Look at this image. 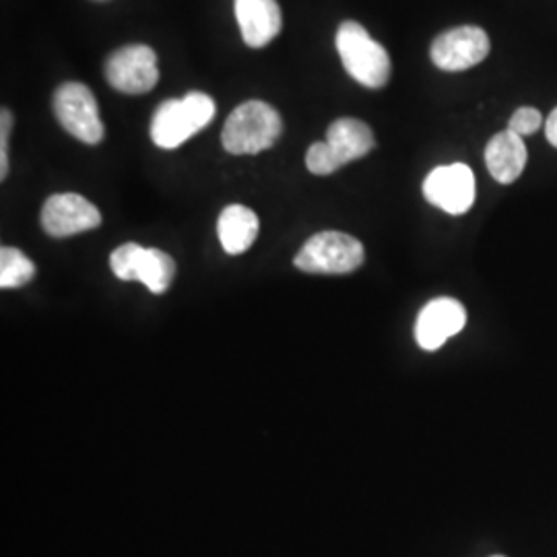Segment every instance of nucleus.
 Masks as SVG:
<instances>
[{
  "instance_id": "2eb2a0df",
  "label": "nucleus",
  "mask_w": 557,
  "mask_h": 557,
  "mask_svg": "<svg viewBox=\"0 0 557 557\" xmlns=\"http://www.w3.org/2000/svg\"><path fill=\"white\" fill-rule=\"evenodd\" d=\"M176 277V262L158 248H147L140 267V283L151 294H163Z\"/></svg>"
},
{
  "instance_id": "f8f14e48",
  "label": "nucleus",
  "mask_w": 557,
  "mask_h": 557,
  "mask_svg": "<svg viewBox=\"0 0 557 557\" xmlns=\"http://www.w3.org/2000/svg\"><path fill=\"white\" fill-rule=\"evenodd\" d=\"M236 20L242 38L250 48H264L281 32L277 0H236Z\"/></svg>"
},
{
  "instance_id": "0eeeda50",
  "label": "nucleus",
  "mask_w": 557,
  "mask_h": 557,
  "mask_svg": "<svg viewBox=\"0 0 557 557\" xmlns=\"http://www.w3.org/2000/svg\"><path fill=\"white\" fill-rule=\"evenodd\" d=\"M106 79L120 94H147L160 81L158 54L145 44L122 46L106 62Z\"/></svg>"
},
{
  "instance_id": "9b49d317",
  "label": "nucleus",
  "mask_w": 557,
  "mask_h": 557,
  "mask_svg": "<svg viewBox=\"0 0 557 557\" xmlns=\"http://www.w3.org/2000/svg\"><path fill=\"white\" fill-rule=\"evenodd\" d=\"M467 324L465 306L453 298L428 301L416 322V341L425 351H436L450 337L458 335Z\"/></svg>"
},
{
  "instance_id": "7ed1b4c3",
  "label": "nucleus",
  "mask_w": 557,
  "mask_h": 557,
  "mask_svg": "<svg viewBox=\"0 0 557 557\" xmlns=\"http://www.w3.org/2000/svg\"><path fill=\"white\" fill-rule=\"evenodd\" d=\"M376 147L372 128L356 119H338L329 126L326 140L314 143L306 153V165L317 176H329L349 161L366 158Z\"/></svg>"
},
{
  "instance_id": "f3484780",
  "label": "nucleus",
  "mask_w": 557,
  "mask_h": 557,
  "mask_svg": "<svg viewBox=\"0 0 557 557\" xmlns=\"http://www.w3.org/2000/svg\"><path fill=\"white\" fill-rule=\"evenodd\" d=\"M145 252H147V248H143L135 242L122 244L110 257L112 273L122 281H139Z\"/></svg>"
},
{
  "instance_id": "6ab92c4d",
  "label": "nucleus",
  "mask_w": 557,
  "mask_h": 557,
  "mask_svg": "<svg viewBox=\"0 0 557 557\" xmlns=\"http://www.w3.org/2000/svg\"><path fill=\"white\" fill-rule=\"evenodd\" d=\"M13 126V114L9 110H2L0 114V178H7L9 174V133Z\"/></svg>"
},
{
  "instance_id": "f03ea898",
  "label": "nucleus",
  "mask_w": 557,
  "mask_h": 557,
  "mask_svg": "<svg viewBox=\"0 0 557 557\" xmlns=\"http://www.w3.org/2000/svg\"><path fill=\"white\" fill-rule=\"evenodd\" d=\"M337 52L345 71L359 85L380 89L391 79L393 66L386 48L374 40L358 21H345L338 25Z\"/></svg>"
},
{
  "instance_id": "20e7f679",
  "label": "nucleus",
  "mask_w": 557,
  "mask_h": 557,
  "mask_svg": "<svg viewBox=\"0 0 557 557\" xmlns=\"http://www.w3.org/2000/svg\"><path fill=\"white\" fill-rule=\"evenodd\" d=\"M215 119V101L202 91H190L182 100H168L151 120V139L161 149H178L199 135Z\"/></svg>"
},
{
  "instance_id": "aec40b11",
  "label": "nucleus",
  "mask_w": 557,
  "mask_h": 557,
  "mask_svg": "<svg viewBox=\"0 0 557 557\" xmlns=\"http://www.w3.org/2000/svg\"><path fill=\"white\" fill-rule=\"evenodd\" d=\"M545 135H547V140L557 149V108L549 114V119H547Z\"/></svg>"
},
{
  "instance_id": "1a4fd4ad",
  "label": "nucleus",
  "mask_w": 557,
  "mask_h": 557,
  "mask_svg": "<svg viewBox=\"0 0 557 557\" xmlns=\"http://www.w3.org/2000/svg\"><path fill=\"white\" fill-rule=\"evenodd\" d=\"M490 36L475 25H462L440 34L430 48L432 62L448 73L467 71L487 59Z\"/></svg>"
},
{
  "instance_id": "dca6fc26",
  "label": "nucleus",
  "mask_w": 557,
  "mask_h": 557,
  "mask_svg": "<svg viewBox=\"0 0 557 557\" xmlns=\"http://www.w3.org/2000/svg\"><path fill=\"white\" fill-rule=\"evenodd\" d=\"M36 277V264L13 246L0 248V287L17 289Z\"/></svg>"
},
{
  "instance_id": "412c9836",
  "label": "nucleus",
  "mask_w": 557,
  "mask_h": 557,
  "mask_svg": "<svg viewBox=\"0 0 557 557\" xmlns=\"http://www.w3.org/2000/svg\"><path fill=\"white\" fill-rule=\"evenodd\" d=\"M492 557H506V556H492Z\"/></svg>"
},
{
  "instance_id": "4468645a",
  "label": "nucleus",
  "mask_w": 557,
  "mask_h": 557,
  "mask_svg": "<svg viewBox=\"0 0 557 557\" xmlns=\"http://www.w3.org/2000/svg\"><path fill=\"white\" fill-rule=\"evenodd\" d=\"M259 218L244 205H230L221 211L218 236L227 255H244L259 238Z\"/></svg>"
},
{
  "instance_id": "39448f33",
  "label": "nucleus",
  "mask_w": 557,
  "mask_h": 557,
  "mask_svg": "<svg viewBox=\"0 0 557 557\" xmlns=\"http://www.w3.org/2000/svg\"><path fill=\"white\" fill-rule=\"evenodd\" d=\"M366 252L358 238L343 232H320L308 239L294 264L310 275H349L363 264Z\"/></svg>"
},
{
  "instance_id": "9d476101",
  "label": "nucleus",
  "mask_w": 557,
  "mask_h": 557,
  "mask_svg": "<svg viewBox=\"0 0 557 557\" xmlns=\"http://www.w3.org/2000/svg\"><path fill=\"white\" fill-rule=\"evenodd\" d=\"M40 221L46 234L52 238H69L96 230L101 223V213L91 200L75 193H64L52 195L44 202Z\"/></svg>"
},
{
  "instance_id": "f257e3e1",
  "label": "nucleus",
  "mask_w": 557,
  "mask_h": 557,
  "mask_svg": "<svg viewBox=\"0 0 557 557\" xmlns=\"http://www.w3.org/2000/svg\"><path fill=\"white\" fill-rule=\"evenodd\" d=\"M283 133L277 110L260 100L238 106L221 131V143L232 156H257L271 149Z\"/></svg>"
},
{
  "instance_id": "6e6552de",
  "label": "nucleus",
  "mask_w": 557,
  "mask_h": 557,
  "mask_svg": "<svg viewBox=\"0 0 557 557\" xmlns=\"http://www.w3.org/2000/svg\"><path fill=\"white\" fill-rule=\"evenodd\" d=\"M423 197L448 215H462L475 202V174L465 163L440 165L423 182Z\"/></svg>"
},
{
  "instance_id": "a211bd4d",
  "label": "nucleus",
  "mask_w": 557,
  "mask_h": 557,
  "mask_svg": "<svg viewBox=\"0 0 557 557\" xmlns=\"http://www.w3.org/2000/svg\"><path fill=\"white\" fill-rule=\"evenodd\" d=\"M541 122H543V116L535 108H518L508 122V131L517 133L518 137H529V135L537 133Z\"/></svg>"
},
{
  "instance_id": "423d86ee",
  "label": "nucleus",
  "mask_w": 557,
  "mask_h": 557,
  "mask_svg": "<svg viewBox=\"0 0 557 557\" xmlns=\"http://www.w3.org/2000/svg\"><path fill=\"white\" fill-rule=\"evenodd\" d=\"M54 116L69 135L85 145H98L106 135L96 96L77 81H69L57 89Z\"/></svg>"
},
{
  "instance_id": "ddd939ff",
  "label": "nucleus",
  "mask_w": 557,
  "mask_h": 557,
  "mask_svg": "<svg viewBox=\"0 0 557 557\" xmlns=\"http://www.w3.org/2000/svg\"><path fill=\"white\" fill-rule=\"evenodd\" d=\"M527 147L512 131H502L485 147V165L499 184H512L527 168Z\"/></svg>"
}]
</instances>
